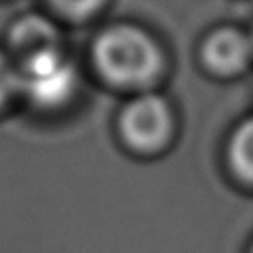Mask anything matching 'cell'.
Returning a JSON list of instances; mask_svg holds the SVG:
<instances>
[{"instance_id":"1","label":"cell","mask_w":253,"mask_h":253,"mask_svg":"<svg viewBox=\"0 0 253 253\" xmlns=\"http://www.w3.org/2000/svg\"><path fill=\"white\" fill-rule=\"evenodd\" d=\"M91 63L99 77L113 87L142 89L166 69L160 42L130 22L105 26L91 43Z\"/></svg>"},{"instance_id":"2","label":"cell","mask_w":253,"mask_h":253,"mask_svg":"<svg viewBox=\"0 0 253 253\" xmlns=\"http://www.w3.org/2000/svg\"><path fill=\"white\" fill-rule=\"evenodd\" d=\"M18 93L38 107L63 105L77 87V69L63 47L38 53L16 65Z\"/></svg>"},{"instance_id":"3","label":"cell","mask_w":253,"mask_h":253,"mask_svg":"<svg viewBox=\"0 0 253 253\" xmlns=\"http://www.w3.org/2000/svg\"><path fill=\"white\" fill-rule=\"evenodd\" d=\"M174 117L168 101L156 93H142L128 101L119 117L123 138L136 150L160 148L172 132Z\"/></svg>"},{"instance_id":"4","label":"cell","mask_w":253,"mask_h":253,"mask_svg":"<svg viewBox=\"0 0 253 253\" xmlns=\"http://www.w3.org/2000/svg\"><path fill=\"white\" fill-rule=\"evenodd\" d=\"M200 61L215 77L231 79L243 75L253 63L251 34L237 26H215L200 42Z\"/></svg>"},{"instance_id":"5","label":"cell","mask_w":253,"mask_h":253,"mask_svg":"<svg viewBox=\"0 0 253 253\" xmlns=\"http://www.w3.org/2000/svg\"><path fill=\"white\" fill-rule=\"evenodd\" d=\"M6 45H8L6 53L10 55L14 65L38 53L63 47L57 26L42 14H24L16 18L8 30Z\"/></svg>"},{"instance_id":"6","label":"cell","mask_w":253,"mask_h":253,"mask_svg":"<svg viewBox=\"0 0 253 253\" xmlns=\"http://www.w3.org/2000/svg\"><path fill=\"white\" fill-rule=\"evenodd\" d=\"M227 158L239 178L253 182V115L241 121L233 130L227 146Z\"/></svg>"},{"instance_id":"7","label":"cell","mask_w":253,"mask_h":253,"mask_svg":"<svg viewBox=\"0 0 253 253\" xmlns=\"http://www.w3.org/2000/svg\"><path fill=\"white\" fill-rule=\"evenodd\" d=\"M109 0H45V4L63 20L87 22L103 12Z\"/></svg>"},{"instance_id":"8","label":"cell","mask_w":253,"mask_h":253,"mask_svg":"<svg viewBox=\"0 0 253 253\" xmlns=\"http://www.w3.org/2000/svg\"><path fill=\"white\" fill-rule=\"evenodd\" d=\"M18 93V69L10 55L0 49V107Z\"/></svg>"},{"instance_id":"9","label":"cell","mask_w":253,"mask_h":253,"mask_svg":"<svg viewBox=\"0 0 253 253\" xmlns=\"http://www.w3.org/2000/svg\"><path fill=\"white\" fill-rule=\"evenodd\" d=\"M249 34H251V40H253V28H251V30H249Z\"/></svg>"},{"instance_id":"10","label":"cell","mask_w":253,"mask_h":253,"mask_svg":"<svg viewBox=\"0 0 253 253\" xmlns=\"http://www.w3.org/2000/svg\"><path fill=\"white\" fill-rule=\"evenodd\" d=\"M251 253H253V251H251Z\"/></svg>"}]
</instances>
